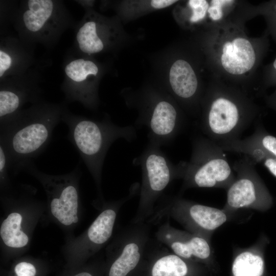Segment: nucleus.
Masks as SVG:
<instances>
[{"mask_svg":"<svg viewBox=\"0 0 276 276\" xmlns=\"http://www.w3.org/2000/svg\"><path fill=\"white\" fill-rule=\"evenodd\" d=\"M63 112L59 106L43 104L20 111L0 124V143L8 153L10 168L25 169L43 152Z\"/></svg>","mask_w":276,"mask_h":276,"instance_id":"1","label":"nucleus"},{"mask_svg":"<svg viewBox=\"0 0 276 276\" xmlns=\"http://www.w3.org/2000/svg\"><path fill=\"white\" fill-rule=\"evenodd\" d=\"M61 121L68 128L67 139L78 151L98 183L111 144L119 139L131 141L136 136L133 126H120L108 120L96 121L64 111Z\"/></svg>","mask_w":276,"mask_h":276,"instance_id":"2","label":"nucleus"},{"mask_svg":"<svg viewBox=\"0 0 276 276\" xmlns=\"http://www.w3.org/2000/svg\"><path fill=\"white\" fill-rule=\"evenodd\" d=\"M135 163L142 169V184L133 224L144 222L153 215L156 202L170 182L182 177L187 162L174 164L161 150L150 143Z\"/></svg>","mask_w":276,"mask_h":276,"instance_id":"3","label":"nucleus"},{"mask_svg":"<svg viewBox=\"0 0 276 276\" xmlns=\"http://www.w3.org/2000/svg\"><path fill=\"white\" fill-rule=\"evenodd\" d=\"M224 151L206 137L194 138L182 177L186 186L213 188L230 182L233 171Z\"/></svg>","mask_w":276,"mask_h":276,"instance_id":"4","label":"nucleus"},{"mask_svg":"<svg viewBox=\"0 0 276 276\" xmlns=\"http://www.w3.org/2000/svg\"><path fill=\"white\" fill-rule=\"evenodd\" d=\"M250 122L237 103L220 96L212 101L200 125L205 137L219 144L240 139Z\"/></svg>","mask_w":276,"mask_h":276,"instance_id":"5","label":"nucleus"},{"mask_svg":"<svg viewBox=\"0 0 276 276\" xmlns=\"http://www.w3.org/2000/svg\"><path fill=\"white\" fill-rule=\"evenodd\" d=\"M255 165L246 155L234 163L233 169L238 178L227 191V203L229 207L239 209L256 203L265 207L271 204V197L258 178Z\"/></svg>","mask_w":276,"mask_h":276,"instance_id":"6","label":"nucleus"},{"mask_svg":"<svg viewBox=\"0 0 276 276\" xmlns=\"http://www.w3.org/2000/svg\"><path fill=\"white\" fill-rule=\"evenodd\" d=\"M133 224L125 231L120 240L117 255L109 267L108 276H127L146 254L149 239L148 227L144 222Z\"/></svg>","mask_w":276,"mask_h":276,"instance_id":"7","label":"nucleus"},{"mask_svg":"<svg viewBox=\"0 0 276 276\" xmlns=\"http://www.w3.org/2000/svg\"><path fill=\"white\" fill-rule=\"evenodd\" d=\"M157 241L183 259L195 257L204 260L211 254L207 241L199 236H186L172 227L168 222L160 225L155 233Z\"/></svg>","mask_w":276,"mask_h":276,"instance_id":"8","label":"nucleus"},{"mask_svg":"<svg viewBox=\"0 0 276 276\" xmlns=\"http://www.w3.org/2000/svg\"><path fill=\"white\" fill-rule=\"evenodd\" d=\"M256 61L254 49L250 42L245 38H235L225 42L222 47L221 64L232 75H242L250 71Z\"/></svg>","mask_w":276,"mask_h":276,"instance_id":"9","label":"nucleus"},{"mask_svg":"<svg viewBox=\"0 0 276 276\" xmlns=\"http://www.w3.org/2000/svg\"><path fill=\"white\" fill-rule=\"evenodd\" d=\"M170 83L174 93L179 98L189 99L195 94L198 81L190 64L182 59L176 60L169 73Z\"/></svg>","mask_w":276,"mask_h":276,"instance_id":"10","label":"nucleus"},{"mask_svg":"<svg viewBox=\"0 0 276 276\" xmlns=\"http://www.w3.org/2000/svg\"><path fill=\"white\" fill-rule=\"evenodd\" d=\"M54 2L51 0H29L22 14L25 27L29 32H41L51 20L54 12Z\"/></svg>","mask_w":276,"mask_h":276,"instance_id":"11","label":"nucleus"},{"mask_svg":"<svg viewBox=\"0 0 276 276\" xmlns=\"http://www.w3.org/2000/svg\"><path fill=\"white\" fill-rule=\"evenodd\" d=\"M65 73L70 79L72 86L66 91L67 98L81 102L82 84L90 76L98 72L97 66L93 61L80 58L72 60L65 67Z\"/></svg>","mask_w":276,"mask_h":276,"instance_id":"12","label":"nucleus"},{"mask_svg":"<svg viewBox=\"0 0 276 276\" xmlns=\"http://www.w3.org/2000/svg\"><path fill=\"white\" fill-rule=\"evenodd\" d=\"M218 145L224 151L232 152L240 148H257L276 157V137L269 133L261 123L256 125L254 132L248 137Z\"/></svg>","mask_w":276,"mask_h":276,"instance_id":"13","label":"nucleus"},{"mask_svg":"<svg viewBox=\"0 0 276 276\" xmlns=\"http://www.w3.org/2000/svg\"><path fill=\"white\" fill-rule=\"evenodd\" d=\"M151 267V276H186L188 267L183 258L167 251H158Z\"/></svg>","mask_w":276,"mask_h":276,"instance_id":"14","label":"nucleus"},{"mask_svg":"<svg viewBox=\"0 0 276 276\" xmlns=\"http://www.w3.org/2000/svg\"><path fill=\"white\" fill-rule=\"evenodd\" d=\"M113 208L103 210L88 228L87 238L94 245H102L110 238L117 215Z\"/></svg>","mask_w":276,"mask_h":276,"instance_id":"15","label":"nucleus"},{"mask_svg":"<svg viewBox=\"0 0 276 276\" xmlns=\"http://www.w3.org/2000/svg\"><path fill=\"white\" fill-rule=\"evenodd\" d=\"M22 216L18 213H12L2 222L0 235L4 243L9 247L20 248L29 241L27 235L20 230Z\"/></svg>","mask_w":276,"mask_h":276,"instance_id":"16","label":"nucleus"},{"mask_svg":"<svg viewBox=\"0 0 276 276\" xmlns=\"http://www.w3.org/2000/svg\"><path fill=\"white\" fill-rule=\"evenodd\" d=\"M264 271V262L263 258L249 251L238 255L232 266L234 276H262Z\"/></svg>","mask_w":276,"mask_h":276,"instance_id":"17","label":"nucleus"},{"mask_svg":"<svg viewBox=\"0 0 276 276\" xmlns=\"http://www.w3.org/2000/svg\"><path fill=\"white\" fill-rule=\"evenodd\" d=\"M76 40L80 50L91 54L101 52L104 48L103 41L97 32V25L94 21L84 22L79 29Z\"/></svg>","mask_w":276,"mask_h":276,"instance_id":"18","label":"nucleus"},{"mask_svg":"<svg viewBox=\"0 0 276 276\" xmlns=\"http://www.w3.org/2000/svg\"><path fill=\"white\" fill-rule=\"evenodd\" d=\"M189 5L193 10V14L191 17L192 22H197L204 18L209 8L207 1L191 0L189 1Z\"/></svg>","mask_w":276,"mask_h":276,"instance_id":"19","label":"nucleus"},{"mask_svg":"<svg viewBox=\"0 0 276 276\" xmlns=\"http://www.w3.org/2000/svg\"><path fill=\"white\" fill-rule=\"evenodd\" d=\"M15 276H37L36 266L30 262L21 261L16 264L13 268Z\"/></svg>","mask_w":276,"mask_h":276,"instance_id":"20","label":"nucleus"},{"mask_svg":"<svg viewBox=\"0 0 276 276\" xmlns=\"http://www.w3.org/2000/svg\"><path fill=\"white\" fill-rule=\"evenodd\" d=\"M13 59L10 54L6 51L0 50V77L2 78L4 74L12 66Z\"/></svg>","mask_w":276,"mask_h":276,"instance_id":"21","label":"nucleus"},{"mask_svg":"<svg viewBox=\"0 0 276 276\" xmlns=\"http://www.w3.org/2000/svg\"><path fill=\"white\" fill-rule=\"evenodd\" d=\"M229 2H232V1H212L213 6L208 9L211 18L215 20L220 19L223 15L221 5Z\"/></svg>","mask_w":276,"mask_h":276,"instance_id":"22","label":"nucleus"},{"mask_svg":"<svg viewBox=\"0 0 276 276\" xmlns=\"http://www.w3.org/2000/svg\"><path fill=\"white\" fill-rule=\"evenodd\" d=\"M177 2L174 0H152L151 5L155 9H162L168 7Z\"/></svg>","mask_w":276,"mask_h":276,"instance_id":"23","label":"nucleus"},{"mask_svg":"<svg viewBox=\"0 0 276 276\" xmlns=\"http://www.w3.org/2000/svg\"><path fill=\"white\" fill-rule=\"evenodd\" d=\"M268 104L276 110V91L268 98Z\"/></svg>","mask_w":276,"mask_h":276,"instance_id":"24","label":"nucleus"},{"mask_svg":"<svg viewBox=\"0 0 276 276\" xmlns=\"http://www.w3.org/2000/svg\"><path fill=\"white\" fill-rule=\"evenodd\" d=\"M70 276H94L93 273H91L87 270H81L78 272H75Z\"/></svg>","mask_w":276,"mask_h":276,"instance_id":"25","label":"nucleus"},{"mask_svg":"<svg viewBox=\"0 0 276 276\" xmlns=\"http://www.w3.org/2000/svg\"><path fill=\"white\" fill-rule=\"evenodd\" d=\"M271 77L273 78L272 81L273 82H276V58L271 65Z\"/></svg>","mask_w":276,"mask_h":276,"instance_id":"26","label":"nucleus"},{"mask_svg":"<svg viewBox=\"0 0 276 276\" xmlns=\"http://www.w3.org/2000/svg\"><path fill=\"white\" fill-rule=\"evenodd\" d=\"M271 24L273 32L276 36V13L272 14Z\"/></svg>","mask_w":276,"mask_h":276,"instance_id":"27","label":"nucleus"},{"mask_svg":"<svg viewBox=\"0 0 276 276\" xmlns=\"http://www.w3.org/2000/svg\"><path fill=\"white\" fill-rule=\"evenodd\" d=\"M78 221V218L77 215H75L73 218V222L74 223H77Z\"/></svg>","mask_w":276,"mask_h":276,"instance_id":"28","label":"nucleus"}]
</instances>
